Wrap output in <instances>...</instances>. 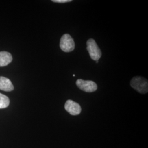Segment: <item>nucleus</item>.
<instances>
[{
	"label": "nucleus",
	"mask_w": 148,
	"mask_h": 148,
	"mask_svg": "<svg viewBox=\"0 0 148 148\" xmlns=\"http://www.w3.org/2000/svg\"><path fill=\"white\" fill-rule=\"evenodd\" d=\"M130 85L133 88L142 94L147 93L148 91V80L140 76H136L131 79Z\"/></svg>",
	"instance_id": "obj_1"
},
{
	"label": "nucleus",
	"mask_w": 148,
	"mask_h": 148,
	"mask_svg": "<svg viewBox=\"0 0 148 148\" xmlns=\"http://www.w3.org/2000/svg\"><path fill=\"white\" fill-rule=\"evenodd\" d=\"M87 49L92 59L97 61L101 58V50L93 38H90L87 41Z\"/></svg>",
	"instance_id": "obj_2"
},
{
	"label": "nucleus",
	"mask_w": 148,
	"mask_h": 148,
	"mask_svg": "<svg viewBox=\"0 0 148 148\" xmlns=\"http://www.w3.org/2000/svg\"><path fill=\"white\" fill-rule=\"evenodd\" d=\"M60 47L64 52H70L74 51L75 47L74 40L68 34H64L61 37Z\"/></svg>",
	"instance_id": "obj_3"
},
{
	"label": "nucleus",
	"mask_w": 148,
	"mask_h": 148,
	"mask_svg": "<svg viewBox=\"0 0 148 148\" xmlns=\"http://www.w3.org/2000/svg\"><path fill=\"white\" fill-rule=\"evenodd\" d=\"M76 84L80 90L88 93L95 92L98 88L97 85L92 81L79 79L76 81Z\"/></svg>",
	"instance_id": "obj_4"
},
{
	"label": "nucleus",
	"mask_w": 148,
	"mask_h": 148,
	"mask_svg": "<svg viewBox=\"0 0 148 148\" xmlns=\"http://www.w3.org/2000/svg\"><path fill=\"white\" fill-rule=\"evenodd\" d=\"M66 111L71 115H78L81 112V108L78 103L71 100H68L65 104Z\"/></svg>",
	"instance_id": "obj_5"
},
{
	"label": "nucleus",
	"mask_w": 148,
	"mask_h": 148,
	"mask_svg": "<svg viewBox=\"0 0 148 148\" xmlns=\"http://www.w3.org/2000/svg\"><path fill=\"white\" fill-rule=\"evenodd\" d=\"M14 90V86L11 80L5 77L0 76V90L11 92Z\"/></svg>",
	"instance_id": "obj_6"
},
{
	"label": "nucleus",
	"mask_w": 148,
	"mask_h": 148,
	"mask_svg": "<svg viewBox=\"0 0 148 148\" xmlns=\"http://www.w3.org/2000/svg\"><path fill=\"white\" fill-rule=\"evenodd\" d=\"M13 60L11 54L8 52H0V67H3L11 63Z\"/></svg>",
	"instance_id": "obj_7"
},
{
	"label": "nucleus",
	"mask_w": 148,
	"mask_h": 148,
	"mask_svg": "<svg viewBox=\"0 0 148 148\" xmlns=\"http://www.w3.org/2000/svg\"><path fill=\"white\" fill-rule=\"evenodd\" d=\"M10 99L8 97L0 93V109H4L10 105Z\"/></svg>",
	"instance_id": "obj_8"
},
{
	"label": "nucleus",
	"mask_w": 148,
	"mask_h": 148,
	"mask_svg": "<svg viewBox=\"0 0 148 148\" xmlns=\"http://www.w3.org/2000/svg\"><path fill=\"white\" fill-rule=\"evenodd\" d=\"M71 0H53L52 2L55 3H64L71 2Z\"/></svg>",
	"instance_id": "obj_9"
},
{
	"label": "nucleus",
	"mask_w": 148,
	"mask_h": 148,
	"mask_svg": "<svg viewBox=\"0 0 148 148\" xmlns=\"http://www.w3.org/2000/svg\"><path fill=\"white\" fill-rule=\"evenodd\" d=\"M95 62H96V63L97 64L98 63V62H98V60H97V61H95Z\"/></svg>",
	"instance_id": "obj_10"
}]
</instances>
